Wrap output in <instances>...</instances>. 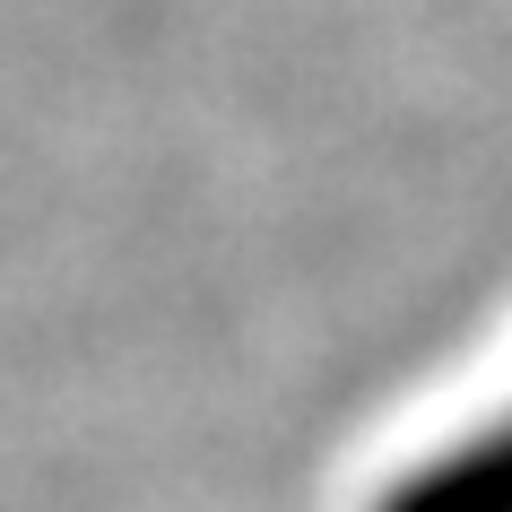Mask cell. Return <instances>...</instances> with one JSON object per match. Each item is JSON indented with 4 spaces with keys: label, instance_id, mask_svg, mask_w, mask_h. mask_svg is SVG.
<instances>
[{
    "label": "cell",
    "instance_id": "6da1fadb",
    "mask_svg": "<svg viewBox=\"0 0 512 512\" xmlns=\"http://www.w3.org/2000/svg\"><path fill=\"white\" fill-rule=\"evenodd\" d=\"M365 512H512V400H495L486 417L426 443L408 469H391L365 495Z\"/></svg>",
    "mask_w": 512,
    "mask_h": 512
}]
</instances>
